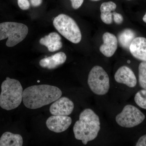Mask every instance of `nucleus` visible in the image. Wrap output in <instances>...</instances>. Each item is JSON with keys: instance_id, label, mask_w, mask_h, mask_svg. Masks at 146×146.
I'll use <instances>...</instances> for the list:
<instances>
[{"instance_id": "4468645a", "label": "nucleus", "mask_w": 146, "mask_h": 146, "mask_svg": "<svg viewBox=\"0 0 146 146\" xmlns=\"http://www.w3.org/2000/svg\"><path fill=\"white\" fill-rule=\"evenodd\" d=\"M67 59L65 53L59 52L50 56L43 58L39 61V65L43 68L53 69L63 64Z\"/></svg>"}, {"instance_id": "a878e982", "label": "nucleus", "mask_w": 146, "mask_h": 146, "mask_svg": "<svg viewBox=\"0 0 146 146\" xmlns=\"http://www.w3.org/2000/svg\"><path fill=\"white\" fill-rule=\"evenodd\" d=\"M92 1H99L100 0H91Z\"/></svg>"}, {"instance_id": "7ed1b4c3", "label": "nucleus", "mask_w": 146, "mask_h": 146, "mask_svg": "<svg viewBox=\"0 0 146 146\" xmlns=\"http://www.w3.org/2000/svg\"><path fill=\"white\" fill-rule=\"evenodd\" d=\"M0 94V106L10 110L20 106L23 101V88L20 82L7 77L2 83Z\"/></svg>"}, {"instance_id": "6e6552de", "label": "nucleus", "mask_w": 146, "mask_h": 146, "mask_svg": "<svg viewBox=\"0 0 146 146\" xmlns=\"http://www.w3.org/2000/svg\"><path fill=\"white\" fill-rule=\"evenodd\" d=\"M72 123V119L68 116L53 115L48 118L46 125L51 131L60 133L67 130Z\"/></svg>"}, {"instance_id": "393cba45", "label": "nucleus", "mask_w": 146, "mask_h": 146, "mask_svg": "<svg viewBox=\"0 0 146 146\" xmlns=\"http://www.w3.org/2000/svg\"><path fill=\"white\" fill-rule=\"evenodd\" d=\"M143 21L145 23H146V13L145 14V16L143 17Z\"/></svg>"}, {"instance_id": "b1692460", "label": "nucleus", "mask_w": 146, "mask_h": 146, "mask_svg": "<svg viewBox=\"0 0 146 146\" xmlns=\"http://www.w3.org/2000/svg\"><path fill=\"white\" fill-rule=\"evenodd\" d=\"M32 5L34 7L39 6L42 3V0H30Z\"/></svg>"}, {"instance_id": "6ab92c4d", "label": "nucleus", "mask_w": 146, "mask_h": 146, "mask_svg": "<svg viewBox=\"0 0 146 146\" xmlns=\"http://www.w3.org/2000/svg\"><path fill=\"white\" fill-rule=\"evenodd\" d=\"M134 101L139 107L146 110V89L138 91L135 95Z\"/></svg>"}, {"instance_id": "39448f33", "label": "nucleus", "mask_w": 146, "mask_h": 146, "mask_svg": "<svg viewBox=\"0 0 146 146\" xmlns=\"http://www.w3.org/2000/svg\"><path fill=\"white\" fill-rule=\"evenodd\" d=\"M55 28L66 39L74 44L81 41V31L77 24L68 15L60 14L54 18L53 22Z\"/></svg>"}, {"instance_id": "dca6fc26", "label": "nucleus", "mask_w": 146, "mask_h": 146, "mask_svg": "<svg viewBox=\"0 0 146 146\" xmlns=\"http://www.w3.org/2000/svg\"><path fill=\"white\" fill-rule=\"evenodd\" d=\"M117 8V5L112 1L103 3L100 7L101 18L104 23L109 25L112 23V12Z\"/></svg>"}, {"instance_id": "9d476101", "label": "nucleus", "mask_w": 146, "mask_h": 146, "mask_svg": "<svg viewBox=\"0 0 146 146\" xmlns=\"http://www.w3.org/2000/svg\"><path fill=\"white\" fill-rule=\"evenodd\" d=\"M116 81L133 88L137 84L136 76L132 70L129 67L123 66L121 67L116 72L115 75Z\"/></svg>"}, {"instance_id": "20e7f679", "label": "nucleus", "mask_w": 146, "mask_h": 146, "mask_svg": "<svg viewBox=\"0 0 146 146\" xmlns=\"http://www.w3.org/2000/svg\"><path fill=\"white\" fill-rule=\"evenodd\" d=\"M29 29L26 25L15 22H5L0 23V41L8 38L7 46H16L26 38Z\"/></svg>"}, {"instance_id": "a211bd4d", "label": "nucleus", "mask_w": 146, "mask_h": 146, "mask_svg": "<svg viewBox=\"0 0 146 146\" xmlns=\"http://www.w3.org/2000/svg\"><path fill=\"white\" fill-rule=\"evenodd\" d=\"M138 78L140 86L146 89V62H142L138 67Z\"/></svg>"}, {"instance_id": "1a4fd4ad", "label": "nucleus", "mask_w": 146, "mask_h": 146, "mask_svg": "<svg viewBox=\"0 0 146 146\" xmlns=\"http://www.w3.org/2000/svg\"><path fill=\"white\" fill-rule=\"evenodd\" d=\"M54 102L50 108V112L52 115L68 116L73 112L74 103L68 98H60Z\"/></svg>"}, {"instance_id": "423d86ee", "label": "nucleus", "mask_w": 146, "mask_h": 146, "mask_svg": "<svg viewBox=\"0 0 146 146\" xmlns=\"http://www.w3.org/2000/svg\"><path fill=\"white\" fill-rule=\"evenodd\" d=\"M88 84L92 92L96 95H105L109 91V76L100 66H94L91 69L88 76Z\"/></svg>"}, {"instance_id": "ddd939ff", "label": "nucleus", "mask_w": 146, "mask_h": 146, "mask_svg": "<svg viewBox=\"0 0 146 146\" xmlns=\"http://www.w3.org/2000/svg\"><path fill=\"white\" fill-rule=\"evenodd\" d=\"M60 35L55 32L50 33L48 35L40 39V44L45 46L51 52L56 51L62 48L63 44Z\"/></svg>"}, {"instance_id": "9b49d317", "label": "nucleus", "mask_w": 146, "mask_h": 146, "mask_svg": "<svg viewBox=\"0 0 146 146\" xmlns=\"http://www.w3.org/2000/svg\"><path fill=\"white\" fill-rule=\"evenodd\" d=\"M103 40L104 43L100 47V51L106 57H111L117 48V37L112 33L106 32L103 35Z\"/></svg>"}, {"instance_id": "cd10ccee", "label": "nucleus", "mask_w": 146, "mask_h": 146, "mask_svg": "<svg viewBox=\"0 0 146 146\" xmlns=\"http://www.w3.org/2000/svg\"><path fill=\"white\" fill-rule=\"evenodd\" d=\"M37 82H40V81H37Z\"/></svg>"}, {"instance_id": "4be33fe9", "label": "nucleus", "mask_w": 146, "mask_h": 146, "mask_svg": "<svg viewBox=\"0 0 146 146\" xmlns=\"http://www.w3.org/2000/svg\"><path fill=\"white\" fill-rule=\"evenodd\" d=\"M72 6L74 9H78L82 5L84 0H70Z\"/></svg>"}, {"instance_id": "2eb2a0df", "label": "nucleus", "mask_w": 146, "mask_h": 146, "mask_svg": "<svg viewBox=\"0 0 146 146\" xmlns=\"http://www.w3.org/2000/svg\"><path fill=\"white\" fill-rule=\"evenodd\" d=\"M23 143L21 135L9 131L3 133L0 138V146H22Z\"/></svg>"}, {"instance_id": "5701e85b", "label": "nucleus", "mask_w": 146, "mask_h": 146, "mask_svg": "<svg viewBox=\"0 0 146 146\" xmlns=\"http://www.w3.org/2000/svg\"><path fill=\"white\" fill-rule=\"evenodd\" d=\"M136 146H146V134L141 136L138 139L136 144Z\"/></svg>"}, {"instance_id": "0eeeda50", "label": "nucleus", "mask_w": 146, "mask_h": 146, "mask_svg": "<svg viewBox=\"0 0 146 146\" xmlns=\"http://www.w3.org/2000/svg\"><path fill=\"white\" fill-rule=\"evenodd\" d=\"M145 118V116L140 110L133 106L127 105L117 115L116 121L122 127L131 128L143 122Z\"/></svg>"}, {"instance_id": "aec40b11", "label": "nucleus", "mask_w": 146, "mask_h": 146, "mask_svg": "<svg viewBox=\"0 0 146 146\" xmlns=\"http://www.w3.org/2000/svg\"><path fill=\"white\" fill-rule=\"evenodd\" d=\"M18 6L22 10H27L30 6L28 0H18Z\"/></svg>"}, {"instance_id": "f257e3e1", "label": "nucleus", "mask_w": 146, "mask_h": 146, "mask_svg": "<svg viewBox=\"0 0 146 146\" xmlns=\"http://www.w3.org/2000/svg\"><path fill=\"white\" fill-rule=\"evenodd\" d=\"M62 95V91L56 86L47 84L34 85L24 90L23 101L27 108L38 109L55 101Z\"/></svg>"}, {"instance_id": "f8f14e48", "label": "nucleus", "mask_w": 146, "mask_h": 146, "mask_svg": "<svg viewBox=\"0 0 146 146\" xmlns=\"http://www.w3.org/2000/svg\"><path fill=\"white\" fill-rule=\"evenodd\" d=\"M129 49L133 57L146 62V38L143 37L134 38L131 44Z\"/></svg>"}, {"instance_id": "412c9836", "label": "nucleus", "mask_w": 146, "mask_h": 146, "mask_svg": "<svg viewBox=\"0 0 146 146\" xmlns=\"http://www.w3.org/2000/svg\"><path fill=\"white\" fill-rule=\"evenodd\" d=\"M112 16H113L114 22L116 24H121L123 23V18L121 14L114 11L112 12Z\"/></svg>"}, {"instance_id": "f3484780", "label": "nucleus", "mask_w": 146, "mask_h": 146, "mask_svg": "<svg viewBox=\"0 0 146 146\" xmlns=\"http://www.w3.org/2000/svg\"><path fill=\"white\" fill-rule=\"evenodd\" d=\"M136 35L132 30L125 29L121 32L118 35L120 45L124 48L129 49L131 44L135 37Z\"/></svg>"}, {"instance_id": "bb28decb", "label": "nucleus", "mask_w": 146, "mask_h": 146, "mask_svg": "<svg viewBox=\"0 0 146 146\" xmlns=\"http://www.w3.org/2000/svg\"><path fill=\"white\" fill-rule=\"evenodd\" d=\"M127 63H130V60H128L127 61Z\"/></svg>"}, {"instance_id": "f03ea898", "label": "nucleus", "mask_w": 146, "mask_h": 146, "mask_svg": "<svg viewBox=\"0 0 146 146\" xmlns=\"http://www.w3.org/2000/svg\"><path fill=\"white\" fill-rule=\"evenodd\" d=\"M100 129V122L98 116L89 108L84 110L80 113L79 119L73 127L75 137L86 145L88 142L94 140Z\"/></svg>"}]
</instances>
